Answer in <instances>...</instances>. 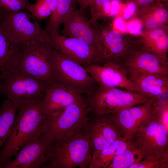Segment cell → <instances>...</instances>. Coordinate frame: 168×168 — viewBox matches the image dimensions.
Wrapping results in <instances>:
<instances>
[{"label":"cell","instance_id":"1","mask_svg":"<svg viewBox=\"0 0 168 168\" xmlns=\"http://www.w3.org/2000/svg\"><path fill=\"white\" fill-rule=\"evenodd\" d=\"M41 101L17 108L11 133L0 151V168L15 156L22 147L46 131L48 121L42 110Z\"/></svg>","mask_w":168,"mask_h":168},{"label":"cell","instance_id":"2","mask_svg":"<svg viewBox=\"0 0 168 168\" xmlns=\"http://www.w3.org/2000/svg\"><path fill=\"white\" fill-rule=\"evenodd\" d=\"M52 46L49 41H35L19 45L1 77L10 72L21 73L49 85L56 83L52 56Z\"/></svg>","mask_w":168,"mask_h":168},{"label":"cell","instance_id":"3","mask_svg":"<svg viewBox=\"0 0 168 168\" xmlns=\"http://www.w3.org/2000/svg\"><path fill=\"white\" fill-rule=\"evenodd\" d=\"M93 151L85 130L54 141L47 162L42 167L87 168Z\"/></svg>","mask_w":168,"mask_h":168},{"label":"cell","instance_id":"4","mask_svg":"<svg viewBox=\"0 0 168 168\" xmlns=\"http://www.w3.org/2000/svg\"><path fill=\"white\" fill-rule=\"evenodd\" d=\"M154 99L138 92L99 85L86 97L89 112L97 116L115 114Z\"/></svg>","mask_w":168,"mask_h":168},{"label":"cell","instance_id":"5","mask_svg":"<svg viewBox=\"0 0 168 168\" xmlns=\"http://www.w3.org/2000/svg\"><path fill=\"white\" fill-rule=\"evenodd\" d=\"M38 20L23 10L10 12L0 8V28L17 45L35 41L49 42L47 33Z\"/></svg>","mask_w":168,"mask_h":168},{"label":"cell","instance_id":"6","mask_svg":"<svg viewBox=\"0 0 168 168\" xmlns=\"http://www.w3.org/2000/svg\"><path fill=\"white\" fill-rule=\"evenodd\" d=\"M0 94L7 97L17 108L41 101L49 85L24 74L9 72L2 76Z\"/></svg>","mask_w":168,"mask_h":168},{"label":"cell","instance_id":"7","mask_svg":"<svg viewBox=\"0 0 168 168\" xmlns=\"http://www.w3.org/2000/svg\"><path fill=\"white\" fill-rule=\"evenodd\" d=\"M52 52L56 83L86 97L94 92L98 85L83 66L53 46Z\"/></svg>","mask_w":168,"mask_h":168},{"label":"cell","instance_id":"8","mask_svg":"<svg viewBox=\"0 0 168 168\" xmlns=\"http://www.w3.org/2000/svg\"><path fill=\"white\" fill-rule=\"evenodd\" d=\"M89 113L86 97L68 106L55 119L49 122L45 133L54 141L84 131L89 120Z\"/></svg>","mask_w":168,"mask_h":168},{"label":"cell","instance_id":"9","mask_svg":"<svg viewBox=\"0 0 168 168\" xmlns=\"http://www.w3.org/2000/svg\"><path fill=\"white\" fill-rule=\"evenodd\" d=\"M132 140L144 158L152 155L168 159V129L157 116L139 127Z\"/></svg>","mask_w":168,"mask_h":168},{"label":"cell","instance_id":"10","mask_svg":"<svg viewBox=\"0 0 168 168\" xmlns=\"http://www.w3.org/2000/svg\"><path fill=\"white\" fill-rule=\"evenodd\" d=\"M48 35L51 45L68 58L83 66L103 64L98 51L82 40L64 36L59 32Z\"/></svg>","mask_w":168,"mask_h":168},{"label":"cell","instance_id":"11","mask_svg":"<svg viewBox=\"0 0 168 168\" xmlns=\"http://www.w3.org/2000/svg\"><path fill=\"white\" fill-rule=\"evenodd\" d=\"M53 141L44 133L20 150L15 157L1 168H39L48 162Z\"/></svg>","mask_w":168,"mask_h":168},{"label":"cell","instance_id":"12","mask_svg":"<svg viewBox=\"0 0 168 168\" xmlns=\"http://www.w3.org/2000/svg\"><path fill=\"white\" fill-rule=\"evenodd\" d=\"M120 64L128 76L152 74L168 77L167 57L139 48L134 50Z\"/></svg>","mask_w":168,"mask_h":168},{"label":"cell","instance_id":"13","mask_svg":"<svg viewBox=\"0 0 168 168\" xmlns=\"http://www.w3.org/2000/svg\"><path fill=\"white\" fill-rule=\"evenodd\" d=\"M63 24L62 35L77 38L91 46L99 52L100 38L95 23L88 20L74 5L66 18ZM100 53V52H99Z\"/></svg>","mask_w":168,"mask_h":168},{"label":"cell","instance_id":"14","mask_svg":"<svg viewBox=\"0 0 168 168\" xmlns=\"http://www.w3.org/2000/svg\"><path fill=\"white\" fill-rule=\"evenodd\" d=\"M96 25L100 37V53L103 64L108 62L121 63L138 46L127 42L119 32L99 25Z\"/></svg>","mask_w":168,"mask_h":168},{"label":"cell","instance_id":"15","mask_svg":"<svg viewBox=\"0 0 168 168\" xmlns=\"http://www.w3.org/2000/svg\"><path fill=\"white\" fill-rule=\"evenodd\" d=\"M94 116L92 120H89L85 129L93 152L103 149L123 138L110 115Z\"/></svg>","mask_w":168,"mask_h":168},{"label":"cell","instance_id":"16","mask_svg":"<svg viewBox=\"0 0 168 168\" xmlns=\"http://www.w3.org/2000/svg\"><path fill=\"white\" fill-rule=\"evenodd\" d=\"M154 100L110 114L125 140H132L139 127L156 116L152 104Z\"/></svg>","mask_w":168,"mask_h":168},{"label":"cell","instance_id":"17","mask_svg":"<svg viewBox=\"0 0 168 168\" xmlns=\"http://www.w3.org/2000/svg\"><path fill=\"white\" fill-rule=\"evenodd\" d=\"M84 67L98 85L138 92L135 84L120 64L108 62L102 65L91 64Z\"/></svg>","mask_w":168,"mask_h":168},{"label":"cell","instance_id":"18","mask_svg":"<svg viewBox=\"0 0 168 168\" xmlns=\"http://www.w3.org/2000/svg\"><path fill=\"white\" fill-rule=\"evenodd\" d=\"M85 96L58 83L49 85L41 102L48 123L55 119L68 106Z\"/></svg>","mask_w":168,"mask_h":168},{"label":"cell","instance_id":"19","mask_svg":"<svg viewBox=\"0 0 168 168\" xmlns=\"http://www.w3.org/2000/svg\"><path fill=\"white\" fill-rule=\"evenodd\" d=\"M128 77L142 94L152 98L168 96V77L152 74Z\"/></svg>","mask_w":168,"mask_h":168},{"label":"cell","instance_id":"20","mask_svg":"<svg viewBox=\"0 0 168 168\" xmlns=\"http://www.w3.org/2000/svg\"><path fill=\"white\" fill-rule=\"evenodd\" d=\"M132 142L124 138L118 139L107 147L93 152L89 168H107L113 159L124 152Z\"/></svg>","mask_w":168,"mask_h":168},{"label":"cell","instance_id":"21","mask_svg":"<svg viewBox=\"0 0 168 168\" xmlns=\"http://www.w3.org/2000/svg\"><path fill=\"white\" fill-rule=\"evenodd\" d=\"M17 111V108L7 99L0 106V151L11 133Z\"/></svg>","mask_w":168,"mask_h":168},{"label":"cell","instance_id":"22","mask_svg":"<svg viewBox=\"0 0 168 168\" xmlns=\"http://www.w3.org/2000/svg\"><path fill=\"white\" fill-rule=\"evenodd\" d=\"M73 0H58L57 7L49 16L44 30L48 34L59 32V27L75 5Z\"/></svg>","mask_w":168,"mask_h":168},{"label":"cell","instance_id":"23","mask_svg":"<svg viewBox=\"0 0 168 168\" xmlns=\"http://www.w3.org/2000/svg\"><path fill=\"white\" fill-rule=\"evenodd\" d=\"M144 158L141 151L132 143L124 152L112 160L107 168H129Z\"/></svg>","mask_w":168,"mask_h":168},{"label":"cell","instance_id":"24","mask_svg":"<svg viewBox=\"0 0 168 168\" xmlns=\"http://www.w3.org/2000/svg\"><path fill=\"white\" fill-rule=\"evenodd\" d=\"M18 46L6 36L0 28V74L5 70Z\"/></svg>","mask_w":168,"mask_h":168},{"label":"cell","instance_id":"25","mask_svg":"<svg viewBox=\"0 0 168 168\" xmlns=\"http://www.w3.org/2000/svg\"><path fill=\"white\" fill-rule=\"evenodd\" d=\"M52 0H37L34 4L30 3L27 10L38 20H44L52 13L50 4Z\"/></svg>","mask_w":168,"mask_h":168},{"label":"cell","instance_id":"26","mask_svg":"<svg viewBox=\"0 0 168 168\" xmlns=\"http://www.w3.org/2000/svg\"><path fill=\"white\" fill-rule=\"evenodd\" d=\"M90 6L91 19L94 22L111 15V0H93Z\"/></svg>","mask_w":168,"mask_h":168},{"label":"cell","instance_id":"27","mask_svg":"<svg viewBox=\"0 0 168 168\" xmlns=\"http://www.w3.org/2000/svg\"><path fill=\"white\" fill-rule=\"evenodd\" d=\"M155 11L154 14L147 21L146 26L148 28L156 29L164 23L168 18V12L165 8L156 2L155 4Z\"/></svg>","mask_w":168,"mask_h":168},{"label":"cell","instance_id":"28","mask_svg":"<svg viewBox=\"0 0 168 168\" xmlns=\"http://www.w3.org/2000/svg\"><path fill=\"white\" fill-rule=\"evenodd\" d=\"M152 104L157 117L168 129V97L156 98Z\"/></svg>","mask_w":168,"mask_h":168},{"label":"cell","instance_id":"29","mask_svg":"<svg viewBox=\"0 0 168 168\" xmlns=\"http://www.w3.org/2000/svg\"><path fill=\"white\" fill-rule=\"evenodd\" d=\"M168 159H162L154 156H147L129 168H168Z\"/></svg>","mask_w":168,"mask_h":168},{"label":"cell","instance_id":"30","mask_svg":"<svg viewBox=\"0 0 168 168\" xmlns=\"http://www.w3.org/2000/svg\"><path fill=\"white\" fill-rule=\"evenodd\" d=\"M30 4L28 0H0V8L8 12L27 10Z\"/></svg>","mask_w":168,"mask_h":168},{"label":"cell","instance_id":"31","mask_svg":"<svg viewBox=\"0 0 168 168\" xmlns=\"http://www.w3.org/2000/svg\"><path fill=\"white\" fill-rule=\"evenodd\" d=\"M127 28L131 33L137 35L141 33L142 30V24L140 21L135 20L129 23Z\"/></svg>","mask_w":168,"mask_h":168},{"label":"cell","instance_id":"32","mask_svg":"<svg viewBox=\"0 0 168 168\" xmlns=\"http://www.w3.org/2000/svg\"><path fill=\"white\" fill-rule=\"evenodd\" d=\"M136 8L137 6L134 2L129 4L124 11V17L126 19L130 18L134 14Z\"/></svg>","mask_w":168,"mask_h":168},{"label":"cell","instance_id":"33","mask_svg":"<svg viewBox=\"0 0 168 168\" xmlns=\"http://www.w3.org/2000/svg\"><path fill=\"white\" fill-rule=\"evenodd\" d=\"M76 4H78L80 7L79 10L84 13L85 9L92 3L93 0H73Z\"/></svg>","mask_w":168,"mask_h":168},{"label":"cell","instance_id":"34","mask_svg":"<svg viewBox=\"0 0 168 168\" xmlns=\"http://www.w3.org/2000/svg\"><path fill=\"white\" fill-rule=\"evenodd\" d=\"M114 25L118 29L124 32L126 31L127 27L122 19L120 18H117L114 21Z\"/></svg>","mask_w":168,"mask_h":168},{"label":"cell","instance_id":"35","mask_svg":"<svg viewBox=\"0 0 168 168\" xmlns=\"http://www.w3.org/2000/svg\"><path fill=\"white\" fill-rule=\"evenodd\" d=\"M133 2L137 6L145 8L153 4L154 0H134Z\"/></svg>","mask_w":168,"mask_h":168},{"label":"cell","instance_id":"36","mask_svg":"<svg viewBox=\"0 0 168 168\" xmlns=\"http://www.w3.org/2000/svg\"><path fill=\"white\" fill-rule=\"evenodd\" d=\"M119 9L118 2L117 0H111V15L112 16L115 15Z\"/></svg>","mask_w":168,"mask_h":168},{"label":"cell","instance_id":"37","mask_svg":"<svg viewBox=\"0 0 168 168\" xmlns=\"http://www.w3.org/2000/svg\"><path fill=\"white\" fill-rule=\"evenodd\" d=\"M157 2H159L161 1H167V0H157Z\"/></svg>","mask_w":168,"mask_h":168},{"label":"cell","instance_id":"38","mask_svg":"<svg viewBox=\"0 0 168 168\" xmlns=\"http://www.w3.org/2000/svg\"><path fill=\"white\" fill-rule=\"evenodd\" d=\"M121 0V1H127L128 0Z\"/></svg>","mask_w":168,"mask_h":168},{"label":"cell","instance_id":"39","mask_svg":"<svg viewBox=\"0 0 168 168\" xmlns=\"http://www.w3.org/2000/svg\"><path fill=\"white\" fill-rule=\"evenodd\" d=\"M1 75L0 74V81L1 80Z\"/></svg>","mask_w":168,"mask_h":168}]
</instances>
